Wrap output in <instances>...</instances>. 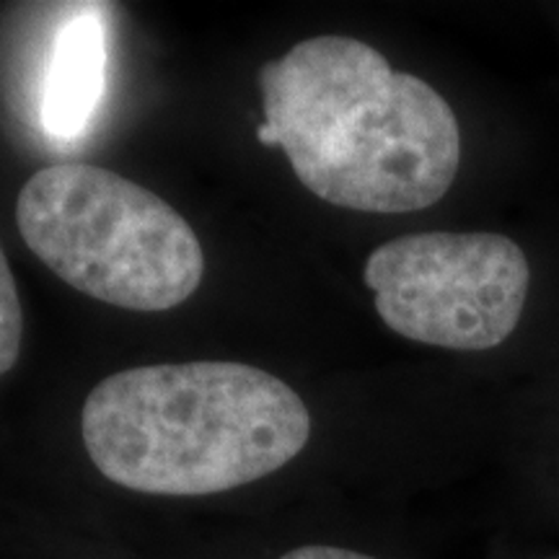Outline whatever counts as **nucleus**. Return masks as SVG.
Masks as SVG:
<instances>
[{
  "instance_id": "nucleus-3",
  "label": "nucleus",
  "mask_w": 559,
  "mask_h": 559,
  "mask_svg": "<svg viewBox=\"0 0 559 559\" xmlns=\"http://www.w3.org/2000/svg\"><path fill=\"white\" fill-rule=\"evenodd\" d=\"M16 226L62 283L117 309L169 311L205 275L190 223L156 192L94 164H55L26 179Z\"/></svg>"
},
{
  "instance_id": "nucleus-5",
  "label": "nucleus",
  "mask_w": 559,
  "mask_h": 559,
  "mask_svg": "<svg viewBox=\"0 0 559 559\" xmlns=\"http://www.w3.org/2000/svg\"><path fill=\"white\" fill-rule=\"evenodd\" d=\"M104 29L96 13H81L62 26L47 75L41 122L52 138H79L99 107L104 88Z\"/></svg>"
},
{
  "instance_id": "nucleus-1",
  "label": "nucleus",
  "mask_w": 559,
  "mask_h": 559,
  "mask_svg": "<svg viewBox=\"0 0 559 559\" xmlns=\"http://www.w3.org/2000/svg\"><path fill=\"white\" fill-rule=\"evenodd\" d=\"M257 140L283 148L306 190L358 213H417L451 190L461 132L430 83L366 41L321 34L262 66Z\"/></svg>"
},
{
  "instance_id": "nucleus-4",
  "label": "nucleus",
  "mask_w": 559,
  "mask_h": 559,
  "mask_svg": "<svg viewBox=\"0 0 559 559\" xmlns=\"http://www.w3.org/2000/svg\"><path fill=\"white\" fill-rule=\"evenodd\" d=\"M362 280L391 332L423 345L479 353L519 326L531 267L500 234H412L370 251Z\"/></svg>"
},
{
  "instance_id": "nucleus-2",
  "label": "nucleus",
  "mask_w": 559,
  "mask_h": 559,
  "mask_svg": "<svg viewBox=\"0 0 559 559\" xmlns=\"http://www.w3.org/2000/svg\"><path fill=\"white\" fill-rule=\"evenodd\" d=\"M91 464L143 495L202 498L270 477L311 438L306 402L267 370L230 360L138 366L88 391Z\"/></svg>"
},
{
  "instance_id": "nucleus-6",
  "label": "nucleus",
  "mask_w": 559,
  "mask_h": 559,
  "mask_svg": "<svg viewBox=\"0 0 559 559\" xmlns=\"http://www.w3.org/2000/svg\"><path fill=\"white\" fill-rule=\"evenodd\" d=\"M21 340H24V309L5 251L0 247V376L16 366Z\"/></svg>"
},
{
  "instance_id": "nucleus-7",
  "label": "nucleus",
  "mask_w": 559,
  "mask_h": 559,
  "mask_svg": "<svg viewBox=\"0 0 559 559\" xmlns=\"http://www.w3.org/2000/svg\"><path fill=\"white\" fill-rule=\"evenodd\" d=\"M280 559H376V557L362 555V551H353V549L321 547V544H311V547L290 549L288 555H283Z\"/></svg>"
}]
</instances>
